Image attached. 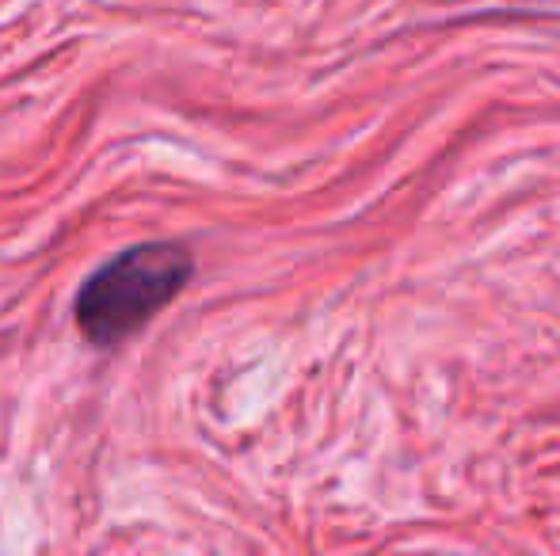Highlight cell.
I'll list each match as a JSON object with an SVG mask.
<instances>
[{
    "instance_id": "obj_1",
    "label": "cell",
    "mask_w": 560,
    "mask_h": 556,
    "mask_svg": "<svg viewBox=\"0 0 560 556\" xmlns=\"http://www.w3.org/2000/svg\"><path fill=\"white\" fill-rule=\"evenodd\" d=\"M195 263L184 245H138L115 256L77 294V324L96 347H112L122 335L153 320L187 286Z\"/></svg>"
}]
</instances>
